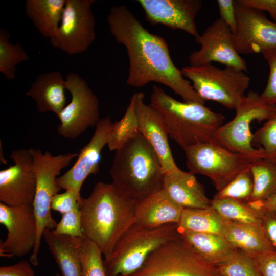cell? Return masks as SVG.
<instances>
[{
    "label": "cell",
    "mask_w": 276,
    "mask_h": 276,
    "mask_svg": "<svg viewBox=\"0 0 276 276\" xmlns=\"http://www.w3.org/2000/svg\"><path fill=\"white\" fill-rule=\"evenodd\" d=\"M107 21L111 35L127 51V85L139 88L155 82L171 88L185 102L204 104L173 63L164 38L149 32L126 6H112Z\"/></svg>",
    "instance_id": "cell-1"
},
{
    "label": "cell",
    "mask_w": 276,
    "mask_h": 276,
    "mask_svg": "<svg viewBox=\"0 0 276 276\" xmlns=\"http://www.w3.org/2000/svg\"><path fill=\"white\" fill-rule=\"evenodd\" d=\"M136 200L112 183H97L79 204L85 238L95 243L104 259L111 255L125 232L135 222Z\"/></svg>",
    "instance_id": "cell-2"
},
{
    "label": "cell",
    "mask_w": 276,
    "mask_h": 276,
    "mask_svg": "<svg viewBox=\"0 0 276 276\" xmlns=\"http://www.w3.org/2000/svg\"><path fill=\"white\" fill-rule=\"evenodd\" d=\"M150 105L162 115L169 136L183 150L193 145L214 141L225 116L195 102H181L154 85Z\"/></svg>",
    "instance_id": "cell-3"
},
{
    "label": "cell",
    "mask_w": 276,
    "mask_h": 276,
    "mask_svg": "<svg viewBox=\"0 0 276 276\" xmlns=\"http://www.w3.org/2000/svg\"><path fill=\"white\" fill-rule=\"evenodd\" d=\"M115 151L109 174L124 194L137 200L162 189L160 160L141 133Z\"/></svg>",
    "instance_id": "cell-4"
},
{
    "label": "cell",
    "mask_w": 276,
    "mask_h": 276,
    "mask_svg": "<svg viewBox=\"0 0 276 276\" xmlns=\"http://www.w3.org/2000/svg\"><path fill=\"white\" fill-rule=\"evenodd\" d=\"M178 235L176 224L148 227L135 222L119 239L110 256L103 259L107 275L128 276L134 273L151 252Z\"/></svg>",
    "instance_id": "cell-5"
},
{
    "label": "cell",
    "mask_w": 276,
    "mask_h": 276,
    "mask_svg": "<svg viewBox=\"0 0 276 276\" xmlns=\"http://www.w3.org/2000/svg\"><path fill=\"white\" fill-rule=\"evenodd\" d=\"M29 150L32 156L36 178V192L32 205L37 226L36 242L29 261L37 266L43 231L45 229H54L57 224L52 217L51 207L53 196L61 189L57 182V176L79 154L67 153L54 156L49 151L43 153L37 148H30Z\"/></svg>",
    "instance_id": "cell-6"
},
{
    "label": "cell",
    "mask_w": 276,
    "mask_h": 276,
    "mask_svg": "<svg viewBox=\"0 0 276 276\" xmlns=\"http://www.w3.org/2000/svg\"><path fill=\"white\" fill-rule=\"evenodd\" d=\"M276 109V105L265 103L257 92L250 91L237 104L234 118L222 125L216 133L214 141L235 153L247 155L255 160L265 158L261 148L252 144L251 123L267 120Z\"/></svg>",
    "instance_id": "cell-7"
},
{
    "label": "cell",
    "mask_w": 276,
    "mask_h": 276,
    "mask_svg": "<svg viewBox=\"0 0 276 276\" xmlns=\"http://www.w3.org/2000/svg\"><path fill=\"white\" fill-rule=\"evenodd\" d=\"M128 276H221L178 234L151 252L142 266Z\"/></svg>",
    "instance_id": "cell-8"
},
{
    "label": "cell",
    "mask_w": 276,
    "mask_h": 276,
    "mask_svg": "<svg viewBox=\"0 0 276 276\" xmlns=\"http://www.w3.org/2000/svg\"><path fill=\"white\" fill-rule=\"evenodd\" d=\"M181 72L203 100L213 101L231 109H235L250 83L244 71L231 66L220 68L210 63L185 66Z\"/></svg>",
    "instance_id": "cell-9"
},
{
    "label": "cell",
    "mask_w": 276,
    "mask_h": 276,
    "mask_svg": "<svg viewBox=\"0 0 276 276\" xmlns=\"http://www.w3.org/2000/svg\"><path fill=\"white\" fill-rule=\"evenodd\" d=\"M183 150L189 172L209 177L218 192L240 173L250 169L257 161L232 152L214 141L198 143Z\"/></svg>",
    "instance_id": "cell-10"
},
{
    "label": "cell",
    "mask_w": 276,
    "mask_h": 276,
    "mask_svg": "<svg viewBox=\"0 0 276 276\" xmlns=\"http://www.w3.org/2000/svg\"><path fill=\"white\" fill-rule=\"evenodd\" d=\"M65 86L71 100L57 116L60 121L57 131L64 138L74 139L88 128L96 126L100 119L99 100L86 81L76 74L65 76Z\"/></svg>",
    "instance_id": "cell-11"
},
{
    "label": "cell",
    "mask_w": 276,
    "mask_h": 276,
    "mask_svg": "<svg viewBox=\"0 0 276 276\" xmlns=\"http://www.w3.org/2000/svg\"><path fill=\"white\" fill-rule=\"evenodd\" d=\"M95 0H66L61 21L50 39L53 47L69 55L87 50L96 38L95 19L91 7Z\"/></svg>",
    "instance_id": "cell-12"
},
{
    "label": "cell",
    "mask_w": 276,
    "mask_h": 276,
    "mask_svg": "<svg viewBox=\"0 0 276 276\" xmlns=\"http://www.w3.org/2000/svg\"><path fill=\"white\" fill-rule=\"evenodd\" d=\"M237 30L233 35L238 54L262 53L276 49V22L268 19L263 12L248 7L235 0Z\"/></svg>",
    "instance_id": "cell-13"
},
{
    "label": "cell",
    "mask_w": 276,
    "mask_h": 276,
    "mask_svg": "<svg viewBox=\"0 0 276 276\" xmlns=\"http://www.w3.org/2000/svg\"><path fill=\"white\" fill-rule=\"evenodd\" d=\"M195 40L200 48L190 54L188 59L190 66L216 62L225 66L247 71L246 61L235 48L231 29L220 17L213 21Z\"/></svg>",
    "instance_id": "cell-14"
},
{
    "label": "cell",
    "mask_w": 276,
    "mask_h": 276,
    "mask_svg": "<svg viewBox=\"0 0 276 276\" xmlns=\"http://www.w3.org/2000/svg\"><path fill=\"white\" fill-rule=\"evenodd\" d=\"M0 223L8 232L0 243L1 257H20L33 250L37 226L32 205L9 206L0 202Z\"/></svg>",
    "instance_id": "cell-15"
},
{
    "label": "cell",
    "mask_w": 276,
    "mask_h": 276,
    "mask_svg": "<svg viewBox=\"0 0 276 276\" xmlns=\"http://www.w3.org/2000/svg\"><path fill=\"white\" fill-rule=\"evenodd\" d=\"M10 157L14 164L0 171V201L9 206L32 205L36 178L29 150H14Z\"/></svg>",
    "instance_id": "cell-16"
},
{
    "label": "cell",
    "mask_w": 276,
    "mask_h": 276,
    "mask_svg": "<svg viewBox=\"0 0 276 276\" xmlns=\"http://www.w3.org/2000/svg\"><path fill=\"white\" fill-rule=\"evenodd\" d=\"M112 122L109 116L101 118L96 125L89 142L80 150L74 165L65 173L58 177L57 182L61 189L75 193L80 203L81 189L85 180L90 174L99 170L101 153L107 145Z\"/></svg>",
    "instance_id": "cell-17"
},
{
    "label": "cell",
    "mask_w": 276,
    "mask_h": 276,
    "mask_svg": "<svg viewBox=\"0 0 276 276\" xmlns=\"http://www.w3.org/2000/svg\"><path fill=\"white\" fill-rule=\"evenodd\" d=\"M146 19L152 25L161 24L180 30L195 37L199 35L195 19L202 8L199 0H139Z\"/></svg>",
    "instance_id": "cell-18"
},
{
    "label": "cell",
    "mask_w": 276,
    "mask_h": 276,
    "mask_svg": "<svg viewBox=\"0 0 276 276\" xmlns=\"http://www.w3.org/2000/svg\"><path fill=\"white\" fill-rule=\"evenodd\" d=\"M135 110L140 132L153 148L160 162L163 174L179 169L172 154L169 134L160 113L144 102V93H135Z\"/></svg>",
    "instance_id": "cell-19"
},
{
    "label": "cell",
    "mask_w": 276,
    "mask_h": 276,
    "mask_svg": "<svg viewBox=\"0 0 276 276\" xmlns=\"http://www.w3.org/2000/svg\"><path fill=\"white\" fill-rule=\"evenodd\" d=\"M183 209L161 189L136 200L134 206L135 223L148 227L169 223L177 224Z\"/></svg>",
    "instance_id": "cell-20"
},
{
    "label": "cell",
    "mask_w": 276,
    "mask_h": 276,
    "mask_svg": "<svg viewBox=\"0 0 276 276\" xmlns=\"http://www.w3.org/2000/svg\"><path fill=\"white\" fill-rule=\"evenodd\" d=\"M162 189L183 208H205L212 200L206 195L202 184L194 174L179 168L164 174Z\"/></svg>",
    "instance_id": "cell-21"
},
{
    "label": "cell",
    "mask_w": 276,
    "mask_h": 276,
    "mask_svg": "<svg viewBox=\"0 0 276 276\" xmlns=\"http://www.w3.org/2000/svg\"><path fill=\"white\" fill-rule=\"evenodd\" d=\"M65 79L57 71L39 74L26 95L35 102L41 113L53 112L57 116L65 106Z\"/></svg>",
    "instance_id": "cell-22"
},
{
    "label": "cell",
    "mask_w": 276,
    "mask_h": 276,
    "mask_svg": "<svg viewBox=\"0 0 276 276\" xmlns=\"http://www.w3.org/2000/svg\"><path fill=\"white\" fill-rule=\"evenodd\" d=\"M223 236L235 248L252 257L276 250L262 225L242 223L225 218Z\"/></svg>",
    "instance_id": "cell-23"
},
{
    "label": "cell",
    "mask_w": 276,
    "mask_h": 276,
    "mask_svg": "<svg viewBox=\"0 0 276 276\" xmlns=\"http://www.w3.org/2000/svg\"><path fill=\"white\" fill-rule=\"evenodd\" d=\"M42 237L62 276H82L79 254L80 238L58 235L49 229H44Z\"/></svg>",
    "instance_id": "cell-24"
},
{
    "label": "cell",
    "mask_w": 276,
    "mask_h": 276,
    "mask_svg": "<svg viewBox=\"0 0 276 276\" xmlns=\"http://www.w3.org/2000/svg\"><path fill=\"white\" fill-rule=\"evenodd\" d=\"M177 231L202 259L215 267L227 259L236 249L220 234L178 229Z\"/></svg>",
    "instance_id": "cell-25"
},
{
    "label": "cell",
    "mask_w": 276,
    "mask_h": 276,
    "mask_svg": "<svg viewBox=\"0 0 276 276\" xmlns=\"http://www.w3.org/2000/svg\"><path fill=\"white\" fill-rule=\"evenodd\" d=\"M66 0H27L26 13L39 32L52 38L60 26Z\"/></svg>",
    "instance_id": "cell-26"
},
{
    "label": "cell",
    "mask_w": 276,
    "mask_h": 276,
    "mask_svg": "<svg viewBox=\"0 0 276 276\" xmlns=\"http://www.w3.org/2000/svg\"><path fill=\"white\" fill-rule=\"evenodd\" d=\"M225 222V218L212 205L205 208H185L177 227L178 229L223 235Z\"/></svg>",
    "instance_id": "cell-27"
},
{
    "label": "cell",
    "mask_w": 276,
    "mask_h": 276,
    "mask_svg": "<svg viewBox=\"0 0 276 276\" xmlns=\"http://www.w3.org/2000/svg\"><path fill=\"white\" fill-rule=\"evenodd\" d=\"M253 191L247 203L264 201L276 194V162L267 159L255 162L250 168Z\"/></svg>",
    "instance_id": "cell-28"
},
{
    "label": "cell",
    "mask_w": 276,
    "mask_h": 276,
    "mask_svg": "<svg viewBox=\"0 0 276 276\" xmlns=\"http://www.w3.org/2000/svg\"><path fill=\"white\" fill-rule=\"evenodd\" d=\"M140 133L134 93L123 117L112 123L107 146L109 150L116 151Z\"/></svg>",
    "instance_id": "cell-29"
},
{
    "label": "cell",
    "mask_w": 276,
    "mask_h": 276,
    "mask_svg": "<svg viewBox=\"0 0 276 276\" xmlns=\"http://www.w3.org/2000/svg\"><path fill=\"white\" fill-rule=\"evenodd\" d=\"M211 205L227 219L262 225V213L244 201L230 198L212 199Z\"/></svg>",
    "instance_id": "cell-30"
},
{
    "label": "cell",
    "mask_w": 276,
    "mask_h": 276,
    "mask_svg": "<svg viewBox=\"0 0 276 276\" xmlns=\"http://www.w3.org/2000/svg\"><path fill=\"white\" fill-rule=\"evenodd\" d=\"M10 37L6 30H0V72L8 80H12L15 78L16 66L29 57L20 43H11Z\"/></svg>",
    "instance_id": "cell-31"
},
{
    "label": "cell",
    "mask_w": 276,
    "mask_h": 276,
    "mask_svg": "<svg viewBox=\"0 0 276 276\" xmlns=\"http://www.w3.org/2000/svg\"><path fill=\"white\" fill-rule=\"evenodd\" d=\"M216 267L221 276H261L254 257L237 248Z\"/></svg>",
    "instance_id": "cell-32"
},
{
    "label": "cell",
    "mask_w": 276,
    "mask_h": 276,
    "mask_svg": "<svg viewBox=\"0 0 276 276\" xmlns=\"http://www.w3.org/2000/svg\"><path fill=\"white\" fill-rule=\"evenodd\" d=\"M79 254L82 276H107L102 253L97 246L86 238H80Z\"/></svg>",
    "instance_id": "cell-33"
},
{
    "label": "cell",
    "mask_w": 276,
    "mask_h": 276,
    "mask_svg": "<svg viewBox=\"0 0 276 276\" xmlns=\"http://www.w3.org/2000/svg\"><path fill=\"white\" fill-rule=\"evenodd\" d=\"M253 178L250 169L236 176L223 189L218 191L213 199L230 198L247 202L253 191Z\"/></svg>",
    "instance_id": "cell-34"
},
{
    "label": "cell",
    "mask_w": 276,
    "mask_h": 276,
    "mask_svg": "<svg viewBox=\"0 0 276 276\" xmlns=\"http://www.w3.org/2000/svg\"><path fill=\"white\" fill-rule=\"evenodd\" d=\"M252 144L262 149L265 159L276 160V109L263 126L253 134Z\"/></svg>",
    "instance_id": "cell-35"
},
{
    "label": "cell",
    "mask_w": 276,
    "mask_h": 276,
    "mask_svg": "<svg viewBox=\"0 0 276 276\" xmlns=\"http://www.w3.org/2000/svg\"><path fill=\"white\" fill-rule=\"evenodd\" d=\"M53 231L57 234L73 237H84L79 204L73 210L62 215Z\"/></svg>",
    "instance_id": "cell-36"
},
{
    "label": "cell",
    "mask_w": 276,
    "mask_h": 276,
    "mask_svg": "<svg viewBox=\"0 0 276 276\" xmlns=\"http://www.w3.org/2000/svg\"><path fill=\"white\" fill-rule=\"evenodd\" d=\"M269 69L267 84L260 95L266 103L276 105V49L264 51L262 53Z\"/></svg>",
    "instance_id": "cell-37"
},
{
    "label": "cell",
    "mask_w": 276,
    "mask_h": 276,
    "mask_svg": "<svg viewBox=\"0 0 276 276\" xmlns=\"http://www.w3.org/2000/svg\"><path fill=\"white\" fill-rule=\"evenodd\" d=\"M80 201L72 191L67 190L62 193L55 194L51 201V210L57 211L62 215L73 210Z\"/></svg>",
    "instance_id": "cell-38"
},
{
    "label": "cell",
    "mask_w": 276,
    "mask_h": 276,
    "mask_svg": "<svg viewBox=\"0 0 276 276\" xmlns=\"http://www.w3.org/2000/svg\"><path fill=\"white\" fill-rule=\"evenodd\" d=\"M220 18L231 29L233 35L237 30V18L235 9V0L217 1Z\"/></svg>",
    "instance_id": "cell-39"
},
{
    "label": "cell",
    "mask_w": 276,
    "mask_h": 276,
    "mask_svg": "<svg viewBox=\"0 0 276 276\" xmlns=\"http://www.w3.org/2000/svg\"><path fill=\"white\" fill-rule=\"evenodd\" d=\"M254 258L261 276H276V251L262 254Z\"/></svg>",
    "instance_id": "cell-40"
},
{
    "label": "cell",
    "mask_w": 276,
    "mask_h": 276,
    "mask_svg": "<svg viewBox=\"0 0 276 276\" xmlns=\"http://www.w3.org/2000/svg\"><path fill=\"white\" fill-rule=\"evenodd\" d=\"M30 262L21 260L18 263L0 268V276H35Z\"/></svg>",
    "instance_id": "cell-41"
},
{
    "label": "cell",
    "mask_w": 276,
    "mask_h": 276,
    "mask_svg": "<svg viewBox=\"0 0 276 276\" xmlns=\"http://www.w3.org/2000/svg\"><path fill=\"white\" fill-rule=\"evenodd\" d=\"M238 2L246 7L261 11L267 12L276 22V0H237Z\"/></svg>",
    "instance_id": "cell-42"
},
{
    "label": "cell",
    "mask_w": 276,
    "mask_h": 276,
    "mask_svg": "<svg viewBox=\"0 0 276 276\" xmlns=\"http://www.w3.org/2000/svg\"><path fill=\"white\" fill-rule=\"evenodd\" d=\"M262 225L271 245L276 250V210L262 213Z\"/></svg>",
    "instance_id": "cell-43"
},
{
    "label": "cell",
    "mask_w": 276,
    "mask_h": 276,
    "mask_svg": "<svg viewBox=\"0 0 276 276\" xmlns=\"http://www.w3.org/2000/svg\"><path fill=\"white\" fill-rule=\"evenodd\" d=\"M247 204L262 213L267 211L276 210V194L264 201Z\"/></svg>",
    "instance_id": "cell-44"
},
{
    "label": "cell",
    "mask_w": 276,
    "mask_h": 276,
    "mask_svg": "<svg viewBox=\"0 0 276 276\" xmlns=\"http://www.w3.org/2000/svg\"><path fill=\"white\" fill-rule=\"evenodd\" d=\"M55 276H60L58 273H57Z\"/></svg>",
    "instance_id": "cell-45"
},
{
    "label": "cell",
    "mask_w": 276,
    "mask_h": 276,
    "mask_svg": "<svg viewBox=\"0 0 276 276\" xmlns=\"http://www.w3.org/2000/svg\"><path fill=\"white\" fill-rule=\"evenodd\" d=\"M118 276H126V275H118Z\"/></svg>",
    "instance_id": "cell-46"
},
{
    "label": "cell",
    "mask_w": 276,
    "mask_h": 276,
    "mask_svg": "<svg viewBox=\"0 0 276 276\" xmlns=\"http://www.w3.org/2000/svg\"><path fill=\"white\" fill-rule=\"evenodd\" d=\"M275 162H276V160H275Z\"/></svg>",
    "instance_id": "cell-47"
}]
</instances>
